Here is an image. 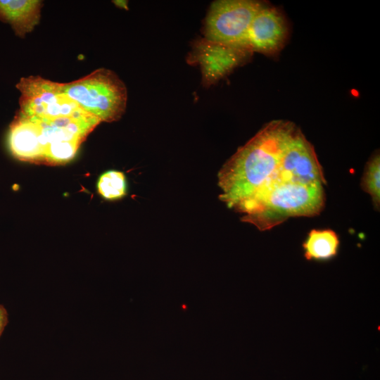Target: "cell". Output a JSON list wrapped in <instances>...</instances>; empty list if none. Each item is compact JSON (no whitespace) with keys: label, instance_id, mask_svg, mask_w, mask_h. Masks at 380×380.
<instances>
[{"label":"cell","instance_id":"1","mask_svg":"<svg viewBox=\"0 0 380 380\" xmlns=\"http://www.w3.org/2000/svg\"><path fill=\"white\" fill-rule=\"evenodd\" d=\"M326 184L312 145L284 120L267 123L218 172L220 201L261 231L318 215Z\"/></svg>","mask_w":380,"mask_h":380},{"label":"cell","instance_id":"2","mask_svg":"<svg viewBox=\"0 0 380 380\" xmlns=\"http://www.w3.org/2000/svg\"><path fill=\"white\" fill-rule=\"evenodd\" d=\"M63 93L101 122L118 120L125 113L127 91L112 70L99 68L77 80L61 83Z\"/></svg>","mask_w":380,"mask_h":380},{"label":"cell","instance_id":"3","mask_svg":"<svg viewBox=\"0 0 380 380\" xmlns=\"http://www.w3.org/2000/svg\"><path fill=\"white\" fill-rule=\"evenodd\" d=\"M28 118L34 124L40 163L52 165L72 160L88 134L101 122L85 111L70 117Z\"/></svg>","mask_w":380,"mask_h":380},{"label":"cell","instance_id":"4","mask_svg":"<svg viewBox=\"0 0 380 380\" xmlns=\"http://www.w3.org/2000/svg\"><path fill=\"white\" fill-rule=\"evenodd\" d=\"M20 91L18 112L40 119L70 117L84 110L62 91L61 83L39 75L22 77L16 84Z\"/></svg>","mask_w":380,"mask_h":380},{"label":"cell","instance_id":"5","mask_svg":"<svg viewBox=\"0 0 380 380\" xmlns=\"http://www.w3.org/2000/svg\"><path fill=\"white\" fill-rule=\"evenodd\" d=\"M251 0H222L214 2L205 25L207 39L224 44L246 48L250 25L262 7Z\"/></svg>","mask_w":380,"mask_h":380},{"label":"cell","instance_id":"6","mask_svg":"<svg viewBox=\"0 0 380 380\" xmlns=\"http://www.w3.org/2000/svg\"><path fill=\"white\" fill-rule=\"evenodd\" d=\"M286 34L283 15L274 8L262 6L250 25L246 46L251 52L274 53L282 47Z\"/></svg>","mask_w":380,"mask_h":380},{"label":"cell","instance_id":"7","mask_svg":"<svg viewBox=\"0 0 380 380\" xmlns=\"http://www.w3.org/2000/svg\"><path fill=\"white\" fill-rule=\"evenodd\" d=\"M250 51L205 39L194 51V58L201 64L208 82L220 79L239 65Z\"/></svg>","mask_w":380,"mask_h":380},{"label":"cell","instance_id":"8","mask_svg":"<svg viewBox=\"0 0 380 380\" xmlns=\"http://www.w3.org/2000/svg\"><path fill=\"white\" fill-rule=\"evenodd\" d=\"M42 6L40 0H0V20L23 38L39 24Z\"/></svg>","mask_w":380,"mask_h":380},{"label":"cell","instance_id":"9","mask_svg":"<svg viewBox=\"0 0 380 380\" xmlns=\"http://www.w3.org/2000/svg\"><path fill=\"white\" fill-rule=\"evenodd\" d=\"M339 239L331 229H312L303 244L304 256L308 260H327L337 255Z\"/></svg>","mask_w":380,"mask_h":380},{"label":"cell","instance_id":"10","mask_svg":"<svg viewBox=\"0 0 380 380\" xmlns=\"http://www.w3.org/2000/svg\"><path fill=\"white\" fill-rule=\"evenodd\" d=\"M99 194L107 200H118L127 194V181L123 172L109 170L102 174L97 183Z\"/></svg>","mask_w":380,"mask_h":380},{"label":"cell","instance_id":"11","mask_svg":"<svg viewBox=\"0 0 380 380\" xmlns=\"http://www.w3.org/2000/svg\"><path fill=\"white\" fill-rule=\"evenodd\" d=\"M380 158L376 153L367 162L361 182V186L368 193L376 208L379 209L380 203Z\"/></svg>","mask_w":380,"mask_h":380},{"label":"cell","instance_id":"12","mask_svg":"<svg viewBox=\"0 0 380 380\" xmlns=\"http://www.w3.org/2000/svg\"><path fill=\"white\" fill-rule=\"evenodd\" d=\"M8 322V312L4 305L0 304V336Z\"/></svg>","mask_w":380,"mask_h":380}]
</instances>
